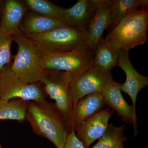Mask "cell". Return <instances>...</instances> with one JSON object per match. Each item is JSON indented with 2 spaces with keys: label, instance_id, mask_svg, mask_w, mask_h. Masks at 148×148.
I'll return each mask as SVG.
<instances>
[{
  "label": "cell",
  "instance_id": "4fadbf2b",
  "mask_svg": "<svg viewBox=\"0 0 148 148\" xmlns=\"http://www.w3.org/2000/svg\"><path fill=\"white\" fill-rule=\"evenodd\" d=\"M26 11L27 8L22 1H6L0 21V29L5 34L13 36L21 32L20 27Z\"/></svg>",
  "mask_w": 148,
  "mask_h": 148
},
{
  "label": "cell",
  "instance_id": "ac0fdd59",
  "mask_svg": "<svg viewBox=\"0 0 148 148\" xmlns=\"http://www.w3.org/2000/svg\"><path fill=\"white\" fill-rule=\"evenodd\" d=\"M120 53L102 37L94 50L93 64L103 71L110 72L111 69L117 66Z\"/></svg>",
  "mask_w": 148,
  "mask_h": 148
},
{
  "label": "cell",
  "instance_id": "8992f818",
  "mask_svg": "<svg viewBox=\"0 0 148 148\" xmlns=\"http://www.w3.org/2000/svg\"><path fill=\"white\" fill-rule=\"evenodd\" d=\"M94 51L88 45L64 53L41 54L40 65L44 71H60L78 75L93 64Z\"/></svg>",
  "mask_w": 148,
  "mask_h": 148
},
{
  "label": "cell",
  "instance_id": "d4e9b609",
  "mask_svg": "<svg viewBox=\"0 0 148 148\" xmlns=\"http://www.w3.org/2000/svg\"><path fill=\"white\" fill-rule=\"evenodd\" d=\"M0 148H3L2 146L1 145V143H0Z\"/></svg>",
  "mask_w": 148,
  "mask_h": 148
},
{
  "label": "cell",
  "instance_id": "3957f363",
  "mask_svg": "<svg viewBox=\"0 0 148 148\" xmlns=\"http://www.w3.org/2000/svg\"><path fill=\"white\" fill-rule=\"evenodd\" d=\"M148 26V9L140 8L121 21L105 39L120 52L129 51L147 41Z\"/></svg>",
  "mask_w": 148,
  "mask_h": 148
},
{
  "label": "cell",
  "instance_id": "cb8c5ba5",
  "mask_svg": "<svg viewBox=\"0 0 148 148\" xmlns=\"http://www.w3.org/2000/svg\"><path fill=\"white\" fill-rule=\"evenodd\" d=\"M114 148H124V146H123V143H121L119 145L116 146Z\"/></svg>",
  "mask_w": 148,
  "mask_h": 148
},
{
  "label": "cell",
  "instance_id": "5b68a950",
  "mask_svg": "<svg viewBox=\"0 0 148 148\" xmlns=\"http://www.w3.org/2000/svg\"><path fill=\"white\" fill-rule=\"evenodd\" d=\"M40 83L43 85L46 95L55 101L56 107L68 122L71 131L74 104L71 98L70 84L74 75L57 71H44Z\"/></svg>",
  "mask_w": 148,
  "mask_h": 148
},
{
  "label": "cell",
  "instance_id": "7402d4cb",
  "mask_svg": "<svg viewBox=\"0 0 148 148\" xmlns=\"http://www.w3.org/2000/svg\"><path fill=\"white\" fill-rule=\"evenodd\" d=\"M13 41V36L5 34L0 29V74L10 63L11 47Z\"/></svg>",
  "mask_w": 148,
  "mask_h": 148
},
{
  "label": "cell",
  "instance_id": "7c38bea8",
  "mask_svg": "<svg viewBox=\"0 0 148 148\" xmlns=\"http://www.w3.org/2000/svg\"><path fill=\"white\" fill-rule=\"evenodd\" d=\"M103 0H79L72 7L64 9L62 20L66 26L87 29Z\"/></svg>",
  "mask_w": 148,
  "mask_h": 148
},
{
  "label": "cell",
  "instance_id": "e0dca14e",
  "mask_svg": "<svg viewBox=\"0 0 148 148\" xmlns=\"http://www.w3.org/2000/svg\"><path fill=\"white\" fill-rule=\"evenodd\" d=\"M112 20L108 29L112 31L121 21L136 11L147 8V0H109Z\"/></svg>",
  "mask_w": 148,
  "mask_h": 148
},
{
  "label": "cell",
  "instance_id": "8fae6325",
  "mask_svg": "<svg viewBox=\"0 0 148 148\" xmlns=\"http://www.w3.org/2000/svg\"><path fill=\"white\" fill-rule=\"evenodd\" d=\"M129 54V51L121 52L117 66L120 67L126 75L125 82L121 84V89L131 98L133 110L136 114L137 96L141 89L148 85V78L135 70L130 59Z\"/></svg>",
  "mask_w": 148,
  "mask_h": 148
},
{
  "label": "cell",
  "instance_id": "9c48e42d",
  "mask_svg": "<svg viewBox=\"0 0 148 148\" xmlns=\"http://www.w3.org/2000/svg\"><path fill=\"white\" fill-rule=\"evenodd\" d=\"M121 84L111 77L102 90L103 101L104 104L116 112L123 121L133 124L135 136L138 134L137 115L134 113L132 106L129 105L123 96Z\"/></svg>",
  "mask_w": 148,
  "mask_h": 148
},
{
  "label": "cell",
  "instance_id": "ffe728a7",
  "mask_svg": "<svg viewBox=\"0 0 148 148\" xmlns=\"http://www.w3.org/2000/svg\"><path fill=\"white\" fill-rule=\"evenodd\" d=\"M24 2L34 13L62 20V15L64 8L58 6L50 1L26 0Z\"/></svg>",
  "mask_w": 148,
  "mask_h": 148
},
{
  "label": "cell",
  "instance_id": "2e32d148",
  "mask_svg": "<svg viewBox=\"0 0 148 148\" xmlns=\"http://www.w3.org/2000/svg\"><path fill=\"white\" fill-rule=\"evenodd\" d=\"M66 26L60 19L37 14L33 12L26 14L20 30L26 36L40 34L57 27Z\"/></svg>",
  "mask_w": 148,
  "mask_h": 148
},
{
  "label": "cell",
  "instance_id": "d6986e66",
  "mask_svg": "<svg viewBox=\"0 0 148 148\" xmlns=\"http://www.w3.org/2000/svg\"><path fill=\"white\" fill-rule=\"evenodd\" d=\"M30 102L20 99L9 101L0 100V120H9L23 122Z\"/></svg>",
  "mask_w": 148,
  "mask_h": 148
},
{
  "label": "cell",
  "instance_id": "30bf717a",
  "mask_svg": "<svg viewBox=\"0 0 148 148\" xmlns=\"http://www.w3.org/2000/svg\"><path fill=\"white\" fill-rule=\"evenodd\" d=\"M114 111L110 109L100 111L77 125V138L86 148L89 147L95 140L100 139L106 131L109 119L114 114Z\"/></svg>",
  "mask_w": 148,
  "mask_h": 148
},
{
  "label": "cell",
  "instance_id": "52a82bcc",
  "mask_svg": "<svg viewBox=\"0 0 148 148\" xmlns=\"http://www.w3.org/2000/svg\"><path fill=\"white\" fill-rule=\"evenodd\" d=\"M46 96L41 83L28 84L21 81L7 66L0 74V100L20 99L29 102H41Z\"/></svg>",
  "mask_w": 148,
  "mask_h": 148
},
{
  "label": "cell",
  "instance_id": "6da1fadb",
  "mask_svg": "<svg viewBox=\"0 0 148 148\" xmlns=\"http://www.w3.org/2000/svg\"><path fill=\"white\" fill-rule=\"evenodd\" d=\"M25 120L36 135L48 139L56 148H64L71 130L68 122L54 104L46 100L30 102Z\"/></svg>",
  "mask_w": 148,
  "mask_h": 148
},
{
  "label": "cell",
  "instance_id": "7a4b0ae2",
  "mask_svg": "<svg viewBox=\"0 0 148 148\" xmlns=\"http://www.w3.org/2000/svg\"><path fill=\"white\" fill-rule=\"evenodd\" d=\"M27 36L34 42L41 54L69 52L88 44L87 29L68 26L57 27L40 34Z\"/></svg>",
  "mask_w": 148,
  "mask_h": 148
},
{
  "label": "cell",
  "instance_id": "ba28073f",
  "mask_svg": "<svg viewBox=\"0 0 148 148\" xmlns=\"http://www.w3.org/2000/svg\"><path fill=\"white\" fill-rule=\"evenodd\" d=\"M112 77L111 72L103 71L93 64L82 73L74 75L70 84L71 98L74 106L84 96L95 92H102Z\"/></svg>",
  "mask_w": 148,
  "mask_h": 148
},
{
  "label": "cell",
  "instance_id": "5bb4252c",
  "mask_svg": "<svg viewBox=\"0 0 148 148\" xmlns=\"http://www.w3.org/2000/svg\"><path fill=\"white\" fill-rule=\"evenodd\" d=\"M112 12L109 0H103L87 29L88 44L92 50L101 39L104 31L110 25Z\"/></svg>",
  "mask_w": 148,
  "mask_h": 148
},
{
  "label": "cell",
  "instance_id": "44dd1931",
  "mask_svg": "<svg viewBox=\"0 0 148 148\" xmlns=\"http://www.w3.org/2000/svg\"><path fill=\"white\" fill-rule=\"evenodd\" d=\"M125 125L116 127L109 124L97 144L91 148H114L127 140L124 136Z\"/></svg>",
  "mask_w": 148,
  "mask_h": 148
},
{
  "label": "cell",
  "instance_id": "603a6c76",
  "mask_svg": "<svg viewBox=\"0 0 148 148\" xmlns=\"http://www.w3.org/2000/svg\"><path fill=\"white\" fill-rule=\"evenodd\" d=\"M64 148H86L76 135L75 131L69 132Z\"/></svg>",
  "mask_w": 148,
  "mask_h": 148
},
{
  "label": "cell",
  "instance_id": "9a60e30c",
  "mask_svg": "<svg viewBox=\"0 0 148 148\" xmlns=\"http://www.w3.org/2000/svg\"><path fill=\"white\" fill-rule=\"evenodd\" d=\"M104 104L102 92L91 93L79 100L74 105L72 115L71 131L77 125L101 111Z\"/></svg>",
  "mask_w": 148,
  "mask_h": 148
},
{
  "label": "cell",
  "instance_id": "277c9868",
  "mask_svg": "<svg viewBox=\"0 0 148 148\" xmlns=\"http://www.w3.org/2000/svg\"><path fill=\"white\" fill-rule=\"evenodd\" d=\"M13 36L18 51L10 66L11 70L24 82H40L45 71L40 65V53L34 43L21 32Z\"/></svg>",
  "mask_w": 148,
  "mask_h": 148
}]
</instances>
